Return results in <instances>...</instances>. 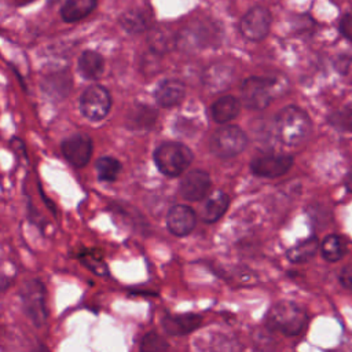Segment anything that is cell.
<instances>
[{
  "label": "cell",
  "mask_w": 352,
  "mask_h": 352,
  "mask_svg": "<svg viewBox=\"0 0 352 352\" xmlns=\"http://www.w3.org/2000/svg\"><path fill=\"white\" fill-rule=\"evenodd\" d=\"M287 89V84L283 78L275 77H249L242 84V99L243 103L253 110L265 109L270 102L282 95Z\"/></svg>",
  "instance_id": "cell-1"
},
{
  "label": "cell",
  "mask_w": 352,
  "mask_h": 352,
  "mask_svg": "<svg viewBox=\"0 0 352 352\" xmlns=\"http://www.w3.org/2000/svg\"><path fill=\"white\" fill-rule=\"evenodd\" d=\"M307 320H308V316L304 308L287 300L274 304L267 314L268 327L285 336L300 334L304 330Z\"/></svg>",
  "instance_id": "cell-2"
},
{
  "label": "cell",
  "mask_w": 352,
  "mask_h": 352,
  "mask_svg": "<svg viewBox=\"0 0 352 352\" xmlns=\"http://www.w3.org/2000/svg\"><path fill=\"white\" fill-rule=\"evenodd\" d=\"M275 125L279 140L287 146H294L305 140L312 126L308 114L296 106L285 107L276 116Z\"/></svg>",
  "instance_id": "cell-3"
},
{
  "label": "cell",
  "mask_w": 352,
  "mask_h": 352,
  "mask_svg": "<svg viewBox=\"0 0 352 352\" xmlns=\"http://www.w3.org/2000/svg\"><path fill=\"white\" fill-rule=\"evenodd\" d=\"M192 161L191 150L177 142H165L154 151V162L161 173L169 177L182 175Z\"/></svg>",
  "instance_id": "cell-4"
},
{
  "label": "cell",
  "mask_w": 352,
  "mask_h": 352,
  "mask_svg": "<svg viewBox=\"0 0 352 352\" xmlns=\"http://www.w3.org/2000/svg\"><path fill=\"white\" fill-rule=\"evenodd\" d=\"M21 298L29 319L34 326L41 327L47 320L45 287L37 279H29L22 285Z\"/></svg>",
  "instance_id": "cell-5"
},
{
  "label": "cell",
  "mask_w": 352,
  "mask_h": 352,
  "mask_svg": "<svg viewBox=\"0 0 352 352\" xmlns=\"http://www.w3.org/2000/svg\"><path fill=\"white\" fill-rule=\"evenodd\" d=\"M246 144L248 138L245 132L235 125H227L213 135L210 140V150L220 158H231L243 151Z\"/></svg>",
  "instance_id": "cell-6"
},
{
  "label": "cell",
  "mask_w": 352,
  "mask_h": 352,
  "mask_svg": "<svg viewBox=\"0 0 352 352\" xmlns=\"http://www.w3.org/2000/svg\"><path fill=\"white\" fill-rule=\"evenodd\" d=\"M78 106L82 116L89 121H100L111 109V96L104 87L91 85L80 96Z\"/></svg>",
  "instance_id": "cell-7"
},
{
  "label": "cell",
  "mask_w": 352,
  "mask_h": 352,
  "mask_svg": "<svg viewBox=\"0 0 352 352\" xmlns=\"http://www.w3.org/2000/svg\"><path fill=\"white\" fill-rule=\"evenodd\" d=\"M270 26H271V14L265 7H260V6L249 10L243 15L239 23V29L243 37L252 41L263 40L268 34Z\"/></svg>",
  "instance_id": "cell-8"
},
{
  "label": "cell",
  "mask_w": 352,
  "mask_h": 352,
  "mask_svg": "<svg viewBox=\"0 0 352 352\" xmlns=\"http://www.w3.org/2000/svg\"><path fill=\"white\" fill-rule=\"evenodd\" d=\"M63 157L76 168L85 166L92 154V140L84 133H76L62 142Z\"/></svg>",
  "instance_id": "cell-9"
},
{
  "label": "cell",
  "mask_w": 352,
  "mask_h": 352,
  "mask_svg": "<svg viewBox=\"0 0 352 352\" xmlns=\"http://www.w3.org/2000/svg\"><path fill=\"white\" fill-rule=\"evenodd\" d=\"M293 165V158L285 154H267L256 157L250 162V169L260 177H278L285 175Z\"/></svg>",
  "instance_id": "cell-10"
},
{
  "label": "cell",
  "mask_w": 352,
  "mask_h": 352,
  "mask_svg": "<svg viewBox=\"0 0 352 352\" xmlns=\"http://www.w3.org/2000/svg\"><path fill=\"white\" fill-rule=\"evenodd\" d=\"M216 38V32L213 26L208 25H195L191 28L184 29L180 36H177L176 45L186 50L191 51L199 47H206L209 44H213Z\"/></svg>",
  "instance_id": "cell-11"
},
{
  "label": "cell",
  "mask_w": 352,
  "mask_h": 352,
  "mask_svg": "<svg viewBox=\"0 0 352 352\" xmlns=\"http://www.w3.org/2000/svg\"><path fill=\"white\" fill-rule=\"evenodd\" d=\"M197 223L195 212L186 205H175L166 216V226L173 235L184 236L192 231Z\"/></svg>",
  "instance_id": "cell-12"
},
{
  "label": "cell",
  "mask_w": 352,
  "mask_h": 352,
  "mask_svg": "<svg viewBox=\"0 0 352 352\" xmlns=\"http://www.w3.org/2000/svg\"><path fill=\"white\" fill-rule=\"evenodd\" d=\"M210 187V177L206 172L195 169L188 172L180 183V195L187 201H199Z\"/></svg>",
  "instance_id": "cell-13"
},
{
  "label": "cell",
  "mask_w": 352,
  "mask_h": 352,
  "mask_svg": "<svg viewBox=\"0 0 352 352\" xmlns=\"http://www.w3.org/2000/svg\"><path fill=\"white\" fill-rule=\"evenodd\" d=\"M232 69L226 63H213L204 73V84L209 91L220 92L230 87L232 82Z\"/></svg>",
  "instance_id": "cell-14"
},
{
  "label": "cell",
  "mask_w": 352,
  "mask_h": 352,
  "mask_svg": "<svg viewBox=\"0 0 352 352\" xmlns=\"http://www.w3.org/2000/svg\"><path fill=\"white\" fill-rule=\"evenodd\" d=\"M186 88L184 84L179 80L169 78L160 82L158 88L155 89V100L162 107H172L180 103L184 98Z\"/></svg>",
  "instance_id": "cell-15"
},
{
  "label": "cell",
  "mask_w": 352,
  "mask_h": 352,
  "mask_svg": "<svg viewBox=\"0 0 352 352\" xmlns=\"http://www.w3.org/2000/svg\"><path fill=\"white\" fill-rule=\"evenodd\" d=\"M201 324V316L195 314L166 315L162 319V327L168 334L183 336L191 333Z\"/></svg>",
  "instance_id": "cell-16"
},
{
  "label": "cell",
  "mask_w": 352,
  "mask_h": 352,
  "mask_svg": "<svg viewBox=\"0 0 352 352\" xmlns=\"http://www.w3.org/2000/svg\"><path fill=\"white\" fill-rule=\"evenodd\" d=\"M228 206H230V197L221 190H214L206 198L201 212V217L206 223H214L227 212Z\"/></svg>",
  "instance_id": "cell-17"
},
{
  "label": "cell",
  "mask_w": 352,
  "mask_h": 352,
  "mask_svg": "<svg viewBox=\"0 0 352 352\" xmlns=\"http://www.w3.org/2000/svg\"><path fill=\"white\" fill-rule=\"evenodd\" d=\"M80 74L87 80H96L102 76L104 70V60L103 56L92 50L84 51L77 62Z\"/></svg>",
  "instance_id": "cell-18"
},
{
  "label": "cell",
  "mask_w": 352,
  "mask_h": 352,
  "mask_svg": "<svg viewBox=\"0 0 352 352\" xmlns=\"http://www.w3.org/2000/svg\"><path fill=\"white\" fill-rule=\"evenodd\" d=\"M98 0H66L60 8L65 22H77L88 16L96 7Z\"/></svg>",
  "instance_id": "cell-19"
},
{
  "label": "cell",
  "mask_w": 352,
  "mask_h": 352,
  "mask_svg": "<svg viewBox=\"0 0 352 352\" xmlns=\"http://www.w3.org/2000/svg\"><path fill=\"white\" fill-rule=\"evenodd\" d=\"M177 36L166 26H158L148 33V45L157 54H166L176 47Z\"/></svg>",
  "instance_id": "cell-20"
},
{
  "label": "cell",
  "mask_w": 352,
  "mask_h": 352,
  "mask_svg": "<svg viewBox=\"0 0 352 352\" xmlns=\"http://www.w3.org/2000/svg\"><path fill=\"white\" fill-rule=\"evenodd\" d=\"M239 100L235 96L227 95L217 99L212 104V117L219 124H226L231 121L239 113Z\"/></svg>",
  "instance_id": "cell-21"
},
{
  "label": "cell",
  "mask_w": 352,
  "mask_h": 352,
  "mask_svg": "<svg viewBox=\"0 0 352 352\" xmlns=\"http://www.w3.org/2000/svg\"><path fill=\"white\" fill-rule=\"evenodd\" d=\"M320 252L323 258L327 261L341 260L346 253V245L344 238L336 234L327 235L320 243Z\"/></svg>",
  "instance_id": "cell-22"
},
{
  "label": "cell",
  "mask_w": 352,
  "mask_h": 352,
  "mask_svg": "<svg viewBox=\"0 0 352 352\" xmlns=\"http://www.w3.org/2000/svg\"><path fill=\"white\" fill-rule=\"evenodd\" d=\"M155 120H157V113L154 111V109L144 104H139L129 111L128 124L133 129H147L153 126Z\"/></svg>",
  "instance_id": "cell-23"
},
{
  "label": "cell",
  "mask_w": 352,
  "mask_h": 352,
  "mask_svg": "<svg viewBox=\"0 0 352 352\" xmlns=\"http://www.w3.org/2000/svg\"><path fill=\"white\" fill-rule=\"evenodd\" d=\"M319 248V241L316 236H311L297 243L287 250V258L293 263H304L311 260Z\"/></svg>",
  "instance_id": "cell-24"
},
{
  "label": "cell",
  "mask_w": 352,
  "mask_h": 352,
  "mask_svg": "<svg viewBox=\"0 0 352 352\" xmlns=\"http://www.w3.org/2000/svg\"><path fill=\"white\" fill-rule=\"evenodd\" d=\"M121 26L131 34H138L148 28V18L140 10H129L120 18Z\"/></svg>",
  "instance_id": "cell-25"
},
{
  "label": "cell",
  "mask_w": 352,
  "mask_h": 352,
  "mask_svg": "<svg viewBox=\"0 0 352 352\" xmlns=\"http://www.w3.org/2000/svg\"><path fill=\"white\" fill-rule=\"evenodd\" d=\"M121 170V164L114 157H100L96 161L98 177L103 182H113Z\"/></svg>",
  "instance_id": "cell-26"
},
{
  "label": "cell",
  "mask_w": 352,
  "mask_h": 352,
  "mask_svg": "<svg viewBox=\"0 0 352 352\" xmlns=\"http://www.w3.org/2000/svg\"><path fill=\"white\" fill-rule=\"evenodd\" d=\"M44 88L50 94H62V95H65L70 89V77L65 73L52 74V76L45 78Z\"/></svg>",
  "instance_id": "cell-27"
},
{
  "label": "cell",
  "mask_w": 352,
  "mask_h": 352,
  "mask_svg": "<svg viewBox=\"0 0 352 352\" xmlns=\"http://www.w3.org/2000/svg\"><path fill=\"white\" fill-rule=\"evenodd\" d=\"M329 122L340 131H352V111L348 109L336 110L329 116Z\"/></svg>",
  "instance_id": "cell-28"
},
{
  "label": "cell",
  "mask_w": 352,
  "mask_h": 352,
  "mask_svg": "<svg viewBox=\"0 0 352 352\" xmlns=\"http://www.w3.org/2000/svg\"><path fill=\"white\" fill-rule=\"evenodd\" d=\"M169 348V345L166 344V341H164L158 334L155 333H148L143 337L142 342H140V351L144 352H161V351H166Z\"/></svg>",
  "instance_id": "cell-29"
},
{
  "label": "cell",
  "mask_w": 352,
  "mask_h": 352,
  "mask_svg": "<svg viewBox=\"0 0 352 352\" xmlns=\"http://www.w3.org/2000/svg\"><path fill=\"white\" fill-rule=\"evenodd\" d=\"M340 32L345 38L352 41V14H345L340 21Z\"/></svg>",
  "instance_id": "cell-30"
},
{
  "label": "cell",
  "mask_w": 352,
  "mask_h": 352,
  "mask_svg": "<svg viewBox=\"0 0 352 352\" xmlns=\"http://www.w3.org/2000/svg\"><path fill=\"white\" fill-rule=\"evenodd\" d=\"M340 280L345 287H352V264L346 265L340 275Z\"/></svg>",
  "instance_id": "cell-31"
},
{
  "label": "cell",
  "mask_w": 352,
  "mask_h": 352,
  "mask_svg": "<svg viewBox=\"0 0 352 352\" xmlns=\"http://www.w3.org/2000/svg\"><path fill=\"white\" fill-rule=\"evenodd\" d=\"M345 186L348 188V191L352 192V168L348 170L346 173V177H345Z\"/></svg>",
  "instance_id": "cell-32"
},
{
  "label": "cell",
  "mask_w": 352,
  "mask_h": 352,
  "mask_svg": "<svg viewBox=\"0 0 352 352\" xmlns=\"http://www.w3.org/2000/svg\"><path fill=\"white\" fill-rule=\"evenodd\" d=\"M8 285H10V280L6 276L0 275V294L8 287Z\"/></svg>",
  "instance_id": "cell-33"
}]
</instances>
